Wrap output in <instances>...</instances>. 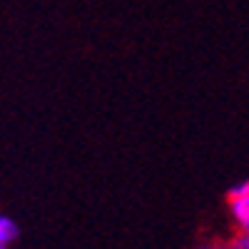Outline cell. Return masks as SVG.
I'll use <instances>...</instances> for the list:
<instances>
[{"instance_id": "6da1fadb", "label": "cell", "mask_w": 249, "mask_h": 249, "mask_svg": "<svg viewBox=\"0 0 249 249\" xmlns=\"http://www.w3.org/2000/svg\"><path fill=\"white\" fill-rule=\"evenodd\" d=\"M227 202H230V214H232V222L237 224V230L249 234V192Z\"/></svg>"}, {"instance_id": "7a4b0ae2", "label": "cell", "mask_w": 249, "mask_h": 249, "mask_svg": "<svg viewBox=\"0 0 249 249\" xmlns=\"http://www.w3.org/2000/svg\"><path fill=\"white\" fill-rule=\"evenodd\" d=\"M18 237H20V227L15 224V219L8 217V214H0V244L10 249V244Z\"/></svg>"}, {"instance_id": "3957f363", "label": "cell", "mask_w": 249, "mask_h": 249, "mask_svg": "<svg viewBox=\"0 0 249 249\" xmlns=\"http://www.w3.org/2000/svg\"><path fill=\"white\" fill-rule=\"evenodd\" d=\"M230 247H232V249H249V234H247V232H237V234L230 239Z\"/></svg>"}, {"instance_id": "277c9868", "label": "cell", "mask_w": 249, "mask_h": 249, "mask_svg": "<svg viewBox=\"0 0 249 249\" xmlns=\"http://www.w3.org/2000/svg\"><path fill=\"white\" fill-rule=\"evenodd\" d=\"M195 249H232L230 247V242H217V239H204V242H199Z\"/></svg>"}, {"instance_id": "5b68a950", "label": "cell", "mask_w": 249, "mask_h": 249, "mask_svg": "<svg viewBox=\"0 0 249 249\" xmlns=\"http://www.w3.org/2000/svg\"><path fill=\"white\" fill-rule=\"evenodd\" d=\"M0 249H8V247H3V244H0Z\"/></svg>"}]
</instances>
